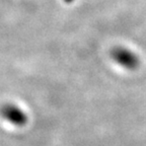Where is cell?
Masks as SVG:
<instances>
[{
  "instance_id": "obj_2",
  "label": "cell",
  "mask_w": 146,
  "mask_h": 146,
  "mask_svg": "<svg viewBox=\"0 0 146 146\" xmlns=\"http://www.w3.org/2000/svg\"><path fill=\"white\" fill-rule=\"evenodd\" d=\"M113 58L121 66L128 69H134L138 65V58L131 51L125 48H116L112 53Z\"/></svg>"
},
{
  "instance_id": "obj_3",
  "label": "cell",
  "mask_w": 146,
  "mask_h": 146,
  "mask_svg": "<svg viewBox=\"0 0 146 146\" xmlns=\"http://www.w3.org/2000/svg\"><path fill=\"white\" fill-rule=\"evenodd\" d=\"M65 1H66V2H72L73 0H65Z\"/></svg>"
},
{
  "instance_id": "obj_1",
  "label": "cell",
  "mask_w": 146,
  "mask_h": 146,
  "mask_svg": "<svg viewBox=\"0 0 146 146\" xmlns=\"http://www.w3.org/2000/svg\"><path fill=\"white\" fill-rule=\"evenodd\" d=\"M0 114L7 122L15 126H23L27 122V117L21 108L12 104H6L1 110Z\"/></svg>"
}]
</instances>
